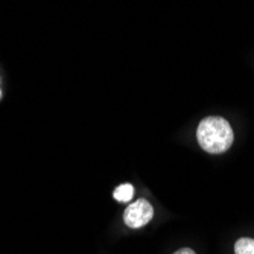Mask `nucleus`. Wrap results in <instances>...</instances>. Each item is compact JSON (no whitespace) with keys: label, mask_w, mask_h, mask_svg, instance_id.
Here are the masks:
<instances>
[{"label":"nucleus","mask_w":254,"mask_h":254,"mask_svg":"<svg viewBox=\"0 0 254 254\" xmlns=\"http://www.w3.org/2000/svg\"><path fill=\"white\" fill-rule=\"evenodd\" d=\"M199 146L209 154H222L233 145L235 134L228 121L221 116H209L199 122L196 129Z\"/></svg>","instance_id":"1"},{"label":"nucleus","mask_w":254,"mask_h":254,"mask_svg":"<svg viewBox=\"0 0 254 254\" xmlns=\"http://www.w3.org/2000/svg\"><path fill=\"white\" fill-rule=\"evenodd\" d=\"M152 216L154 209L148 199H137L131 202L124 212V221L129 228H140L146 225Z\"/></svg>","instance_id":"2"},{"label":"nucleus","mask_w":254,"mask_h":254,"mask_svg":"<svg viewBox=\"0 0 254 254\" xmlns=\"http://www.w3.org/2000/svg\"><path fill=\"white\" fill-rule=\"evenodd\" d=\"M113 196H114V199L119 201V202H128V201H131L132 196H134V188H132V184H129V183L121 184V186H118L116 190H114Z\"/></svg>","instance_id":"3"},{"label":"nucleus","mask_w":254,"mask_h":254,"mask_svg":"<svg viewBox=\"0 0 254 254\" xmlns=\"http://www.w3.org/2000/svg\"><path fill=\"white\" fill-rule=\"evenodd\" d=\"M235 254H254V239L241 238L235 244Z\"/></svg>","instance_id":"4"},{"label":"nucleus","mask_w":254,"mask_h":254,"mask_svg":"<svg viewBox=\"0 0 254 254\" xmlns=\"http://www.w3.org/2000/svg\"><path fill=\"white\" fill-rule=\"evenodd\" d=\"M174 254H196L192 248H181L178 251H175Z\"/></svg>","instance_id":"5"},{"label":"nucleus","mask_w":254,"mask_h":254,"mask_svg":"<svg viewBox=\"0 0 254 254\" xmlns=\"http://www.w3.org/2000/svg\"><path fill=\"white\" fill-rule=\"evenodd\" d=\"M0 96H2V91H0Z\"/></svg>","instance_id":"6"}]
</instances>
